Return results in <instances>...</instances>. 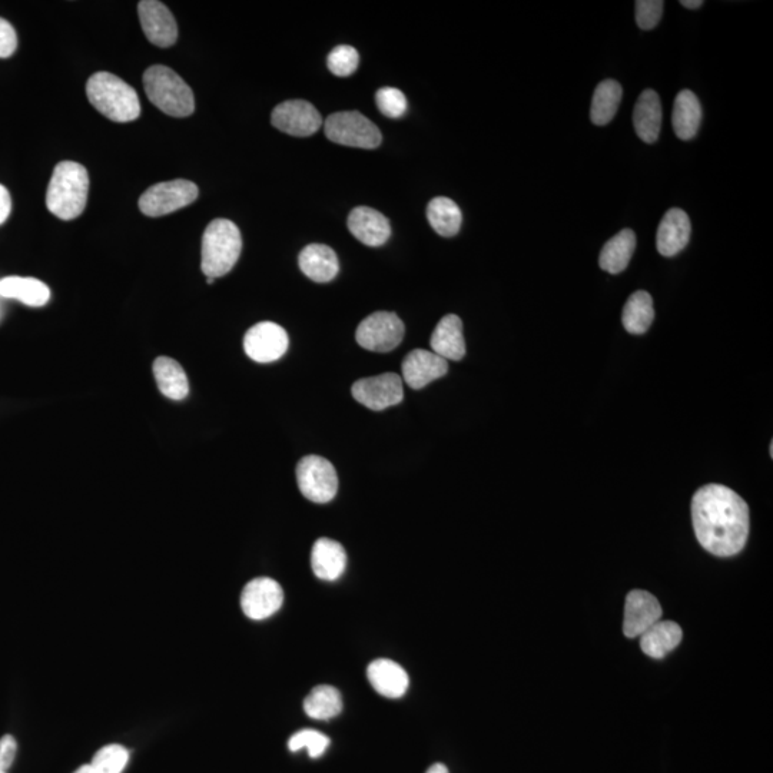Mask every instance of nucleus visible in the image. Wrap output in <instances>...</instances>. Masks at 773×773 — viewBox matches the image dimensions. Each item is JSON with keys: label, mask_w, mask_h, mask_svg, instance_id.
Listing matches in <instances>:
<instances>
[{"label": "nucleus", "mask_w": 773, "mask_h": 773, "mask_svg": "<svg viewBox=\"0 0 773 773\" xmlns=\"http://www.w3.org/2000/svg\"><path fill=\"white\" fill-rule=\"evenodd\" d=\"M692 522L703 549L718 557L741 553L749 536V507L729 487L708 484L692 500Z\"/></svg>", "instance_id": "obj_1"}, {"label": "nucleus", "mask_w": 773, "mask_h": 773, "mask_svg": "<svg viewBox=\"0 0 773 773\" xmlns=\"http://www.w3.org/2000/svg\"><path fill=\"white\" fill-rule=\"evenodd\" d=\"M89 175L85 167L72 161L59 162L53 171L46 205L63 221L78 218L88 201Z\"/></svg>", "instance_id": "obj_2"}, {"label": "nucleus", "mask_w": 773, "mask_h": 773, "mask_svg": "<svg viewBox=\"0 0 773 773\" xmlns=\"http://www.w3.org/2000/svg\"><path fill=\"white\" fill-rule=\"evenodd\" d=\"M89 102L114 122H131L141 115L138 94L132 86L109 72H98L86 84Z\"/></svg>", "instance_id": "obj_3"}, {"label": "nucleus", "mask_w": 773, "mask_h": 773, "mask_svg": "<svg viewBox=\"0 0 773 773\" xmlns=\"http://www.w3.org/2000/svg\"><path fill=\"white\" fill-rule=\"evenodd\" d=\"M242 250L241 232L228 220H214L202 237V272L208 278H220L235 267Z\"/></svg>", "instance_id": "obj_4"}, {"label": "nucleus", "mask_w": 773, "mask_h": 773, "mask_svg": "<svg viewBox=\"0 0 773 773\" xmlns=\"http://www.w3.org/2000/svg\"><path fill=\"white\" fill-rule=\"evenodd\" d=\"M145 92L149 101L164 114L187 118L194 114L195 99L187 82L164 65H154L144 74Z\"/></svg>", "instance_id": "obj_5"}, {"label": "nucleus", "mask_w": 773, "mask_h": 773, "mask_svg": "<svg viewBox=\"0 0 773 773\" xmlns=\"http://www.w3.org/2000/svg\"><path fill=\"white\" fill-rule=\"evenodd\" d=\"M325 135L335 144L363 149L380 147L383 139L380 129L357 111L337 112L328 116Z\"/></svg>", "instance_id": "obj_6"}, {"label": "nucleus", "mask_w": 773, "mask_h": 773, "mask_svg": "<svg viewBox=\"0 0 773 773\" xmlns=\"http://www.w3.org/2000/svg\"><path fill=\"white\" fill-rule=\"evenodd\" d=\"M199 189L187 179L159 182L147 189L139 198V209L147 217H164L178 209L188 207L198 198Z\"/></svg>", "instance_id": "obj_7"}, {"label": "nucleus", "mask_w": 773, "mask_h": 773, "mask_svg": "<svg viewBox=\"0 0 773 773\" xmlns=\"http://www.w3.org/2000/svg\"><path fill=\"white\" fill-rule=\"evenodd\" d=\"M297 483L305 499L328 503L338 491V476L333 464L320 456H307L297 464Z\"/></svg>", "instance_id": "obj_8"}, {"label": "nucleus", "mask_w": 773, "mask_h": 773, "mask_svg": "<svg viewBox=\"0 0 773 773\" xmlns=\"http://www.w3.org/2000/svg\"><path fill=\"white\" fill-rule=\"evenodd\" d=\"M404 331L403 321L397 314L378 311L361 321L356 338L364 350L390 353L403 341Z\"/></svg>", "instance_id": "obj_9"}, {"label": "nucleus", "mask_w": 773, "mask_h": 773, "mask_svg": "<svg viewBox=\"0 0 773 773\" xmlns=\"http://www.w3.org/2000/svg\"><path fill=\"white\" fill-rule=\"evenodd\" d=\"M351 394L364 407L373 411H383L403 401V378L396 373L363 378L353 384Z\"/></svg>", "instance_id": "obj_10"}, {"label": "nucleus", "mask_w": 773, "mask_h": 773, "mask_svg": "<svg viewBox=\"0 0 773 773\" xmlns=\"http://www.w3.org/2000/svg\"><path fill=\"white\" fill-rule=\"evenodd\" d=\"M288 334L281 325L264 321L251 327L244 338V350L257 363H274L288 350Z\"/></svg>", "instance_id": "obj_11"}, {"label": "nucleus", "mask_w": 773, "mask_h": 773, "mask_svg": "<svg viewBox=\"0 0 773 773\" xmlns=\"http://www.w3.org/2000/svg\"><path fill=\"white\" fill-rule=\"evenodd\" d=\"M284 603V590L270 577H258L245 585L241 593V609L252 620L268 619Z\"/></svg>", "instance_id": "obj_12"}, {"label": "nucleus", "mask_w": 773, "mask_h": 773, "mask_svg": "<svg viewBox=\"0 0 773 773\" xmlns=\"http://www.w3.org/2000/svg\"><path fill=\"white\" fill-rule=\"evenodd\" d=\"M271 122L281 132L293 136L314 135L323 125L320 112L303 99L285 101L272 111Z\"/></svg>", "instance_id": "obj_13"}, {"label": "nucleus", "mask_w": 773, "mask_h": 773, "mask_svg": "<svg viewBox=\"0 0 773 773\" xmlns=\"http://www.w3.org/2000/svg\"><path fill=\"white\" fill-rule=\"evenodd\" d=\"M139 21L148 41L159 48H169L178 39V26L171 11L158 0H142L138 5Z\"/></svg>", "instance_id": "obj_14"}, {"label": "nucleus", "mask_w": 773, "mask_h": 773, "mask_svg": "<svg viewBox=\"0 0 773 773\" xmlns=\"http://www.w3.org/2000/svg\"><path fill=\"white\" fill-rule=\"evenodd\" d=\"M662 606L655 596L645 590H633L626 597L623 633L626 638H640L649 627L659 622Z\"/></svg>", "instance_id": "obj_15"}, {"label": "nucleus", "mask_w": 773, "mask_h": 773, "mask_svg": "<svg viewBox=\"0 0 773 773\" xmlns=\"http://www.w3.org/2000/svg\"><path fill=\"white\" fill-rule=\"evenodd\" d=\"M401 371L407 386L413 390H421L433 381L446 376L449 363L433 351L414 350L404 358Z\"/></svg>", "instance_id": "obj_16"}, {"label": "nucleus", "mask_w": 773, "mask_h": 773, "mask_svg": "<svg viewBox=\"0 0 773 773\" xmlns=\"http://www.w3.org/2000/svg\"><path fill=\"white\" fill-rule=\"evenodd\" d=\"M692 224L689 215L683 209L672 208L660 221L656 247L663 257H675L689 244Z\"/></svg>", "instance_id": "obj_17"}, {"label": "nucleus", "mask_w": 773, "mask_h": 773, "mask_svg": "<svg viewBox=\"0 0 773 773\" xmlns=\"http://www.w3.org/2000/svg\"><path fill=\"white\" fill-rule=\"evenodd\" d=\"M348 230L368 247H381L390 238V222L381 212L368 207H357L348 217Z\"/></svg>", "instance_id": "obj_18"}, {"label": "nucleus", "mask_w": 773, "mask_h": 773, "mask_svg": "<svg viewBox=\"0 0 773 773\" xmlns=\"http://www.w3.org/2000/svg\"><path fill=\"white\" fill-rule=\"evenodd\" d=\"M371 686L384 698L398 699L406 695L410 679L406 670L390 659H377L367 668Z\"/></svg>", "instance_id": "obj_19"}, {"label": "nucleus", "mask_w": 773, "mask_h": 773, "mask_svg": "<svg viewBox=\"0 0 773 773\" xmlns=\"http://www.w3.org/2000/svg\"><path fill=\"white\" fill-rule=\"evenodd\" d=\"M431 350L444 360L460 361L466 356V341L463 335V321L457 315L441 318L431 334Z\"/></svg>", "instance_id": "obj_20"}, {"label": "nucleus", "mask_w": 773, "mask_h": 773, "mask_svg": "<svg viewBox=\"0 0 773 773\" xmlns=\"http://www.w3.org/2000/svg\"><path fill=\"white\" fill-rule=\"evenodd\" d=\"M301 271L314 283H330L340 271V262L333 248L323 244L307 245L298 257Z\"/></svg>", "instance_id": "obj_21"}, {"label": "nucleus", "mask_w": 773, "mask_h": 773, "mask_svg": "<svg viewBox=\"0 0 773 773\" xmlns=\"http://www.w3.org/2000/svg\"><path fill=\"white\" fill-rule=\"evenodd\" d=\"M633 125L636 134L646 144L658 141L662 128V104L658 92L646 89L640 94L633 111Z\"/></svg>", "instance_id": "obj_22"}, {"label": "nucleus", "mask_w": 773, "mask_h": 773, "mask_svg": "<svg viewBox=\"0 0 773 773\" xmlns=\"http://www.w3.org/2000/svg\"><path fill=\"white\" fill-rule=\"evenodd\" d=\"M311 566H313L314 575L321 580L334 582L343 576L345 566H347V554L344 547L335 540L318 539L311 553Z\"/></svg>", "instance_id": "obj_23"}, {"label": "nucleus", "mask_w": 773, "mask_h": 773, "mask_svg": "<svg viewBox=\"0 0 773 773\" xmlns=\"http://www.w3.org/2000/svg\"><path fill=\"white\" fill-rule=\"evenodd\" d=\"M683 633L678 623L659 620L640 636V648L653 659L665 658L682 642Z\"/></svg>", "instance_id": "obj_24"}, {"label": "nucleus", "mask_w": 773, "mask_h": 773, "mask_svg": "<svg viewBox=\"0 0 773 773\" xmlns=\"http://www.w3.org/2000/svg\"><path fill=\"white\" fill-rule=\"evenodd\" d=\"M702 122V106L699 98L689 89L680 91L673 105L672 125L682 141H690L698 134Z\"/></svg>", "instance_id": "obj_25"}, {"label": "nucleus", "mask_w": 773, "mask_h": 773, "mask_svg": "<svg viewBox=\"0 0 773 773\" xmlns=\"http://www.w3.org/2000/svg\"><path fill=\"white\" fill-rule=\"evenodd\" d=\"M636 248V234L629 228L610 238L600 252L599 265L609 274H620L626 270Z\"/></svg>", "instance_id": "obj_26"}, {"label": "nucleus", "mask_w": 773, "mask_h": 773, "mask_svg": "<svg viewBox=\"0 0 773 773\" xmlns=\"http://www.w3.org/2000/svg\"><path fill=\"white\" fill-rule=\"evenodd\" d=\"M0 295L29 307H42L51 298V290L36 278L8 277L0 280Z\"/></svg>", "instance_id": "obj_27"}, {"label": "nucleus", "mask_w": 773, "mask_h": 773, "mask_svg": "<svg viewBox=\"0 0 773 773\" xmlns=\"http://www.w3.org/2000/svg\"><path fill=\"white\" fill-rule=\"evenodd\" d=\"M155 380L159 391L171 400H184L189 393V383L184 368L168 357H159L154 363Z\"/></svg>", "instance_id": "obj_28"}, {"label": "nucleus", "mask_w": 773, "mask_h": 773, "mask_svg": "<svg viewBox=\"0 0 773 773\" xmlns=\"http://www.w3.org/2000/svg\"><path fill=\"white\" fill-rule=\"evenodd\" d=\"M653 320H655V308L650 294L646 291H636L630 295L622 313V323L627 333L645 334Z\"/></svg>", "instance_id": "obj_29"}, {"label": "nucleus", "mask_w": 773, "mask_h": 773, "mask_svg": "<svg viewBox=\"0 0 773 773\" xmlns=\"http://www.w3.org/2000/svg\"><path fill=\"white\" fill-rule=\"evenodd\" d=\"M427 218L431 228L441 237H454L459 234L463 222L459 205L446 197L431 199L427 205Z\"/></svg>", "instance_id": "obj_30"}, {"label": "nucleus", "mask_w": 773, "mask_h": 773, "mask_svg": "<svg viewBox=\"0 0 773 773\" xmlns=\"http://www.w3.org/2000/svg\"><path fill=\"white\" fill-rule=\"evenodd\" d=\"M622 85L615 79H606L596 86L595 94L592 99V109H590V118L593 124L603 126L609 124L619 109L622 101Z\"/></svg>", "instance_id": "obj_31"}, {"label": "nucleus", "mask_w": 773, "mask_h": 773, "mask_svg": "<svg viewBox=\"0 0 773 773\" xmlns=\"http://www.w3.org/2000/svg\"><path fill=\"white\" fill-rule=\"evenodd\" d=\"M304 711L317 721L333 719L343 711L341 693L333 686H315L304 700Z\"/></svg>", "instance_id": "obj_32"}, {"label": "nucleus", "mask_w": 773, "mask_h": 773, "mask_svg": "<svg viewBox=\"0 0 773 773\" xmlns=\"http://www.w3.org/2000/svg\"><path fill=\"white\" fill-rule=\"evenodd\" d=\"M128 762V749L122 745H108L95 753L91 766L95 773H122Z\"/></svg>", "instance_id": "obj_33"}, {"label": "nucleus", "mask_w": 773, "mask_h": 773, "mask_svg": "<svg viewBox=\"0 0 773 773\" xmlns=\"http://www.w3.org/2000/svg\"><path fill=\"white\" fill-rule=\"evenodd\" d=\"M330 746V738L325 736L324 733L313 731V729H304L295 733L293 738L288 742V748L291 752H298L301 749H308L311 758H320Z\"/></svg>", "instance_id": "obj_34"}, {"label": "nucleus", "mask_w": 773, "mask_h": 773, "mask_svg": "<svg viewBox=\"0 0 773 773\" xmlns=\"http://www.w3.org/2000/svg\"><path fill=\"white\" fill-rule=\"evenodd\" d=\"M360 55L353 46L340 45L328 55V69L335 76H350L357 71Z\"/></svg>", "instance_id": "obj_35"}, {"label": "nucleus", "mask_w": 773, "mask_h": 773, "mask_svg": "<svg viewBox=\"0 0 773 773\" xmlns=\"http://www.w3.org/2000/svg\"><path fill=\"white\" fill-rule=\"evenodd\" d=\"M376 102L381 114L387 118H401L407 111V98L400 89L381 88L376 94Z\"/></svg>", "instance_id": "obj_36"}, {"label": "nucleus", "mask_w": 773, "mask_h": 773, "mask_svg": "<svg viewBox=\"0 0 773 773\" xmlns=\"http://www.w3.org/2000/svg\"><path fill=\"white\" fill-rule=\"evenodd\" d=\"M665 3L662 0H638L636 2V22L643 31L655 29L662 19Z\"/></svg>", "instance_id": "obj_37"}, {"label": "nucleus", "mask_w": 773, "mask_h": 773, "mask_svg": "<svg viewBox=\"0 0 773 773\" xmlns=\"http://www.w3.org/2000/svg\"><path fill=\"white\" fill-rule=\"evenodd\" d=\"M18 48V36L8 21L0 18V58H9Z\"/></svg>", "instance_id": "obj_38"}, {"label": "nucleus", "mask_w": 773, "mask_h": 773, "mask_svg": "<svg viewBox=\"0 0 773 773\" xmlns=\"http://www.w3.org/2000/svg\"><path fill=\"white\" fill-rule=\"evenodd\" d=\"M18 752V742L12 735H5L0 739V771L6 772L11 768Z\"/></svg>", "instance_id": "obj_39"}, {"label": "nucleus", "mask_w": 773, "mask_h": 773, "mask_svg": "<svg viewBox=\"0 0 773 773\" xmlns=\"http://www.w3.org/2000/svg\"><path fill=\"white\" fill-rule=\"evenodd\" d=\"M12 199L8 189L0 184V224H3L8 220L9 214H11Z\"/></svg>", "instance_id": "obj_40"}, {"label": "nucleus", "mask_w": 773, "mask_h": 773, "mask_svg": "<svg viewBox=\"0 0 773 773\" xmlns=\"http://www.w3.org/2000/svg\"><path fill=\"white\" fill-rule=\"evenodd\" d=\"M680 5L685 6L686 9H692V11H695V9L702 8L703 2L702 0H682Z\"/></svg>", "instance_id": "obj_41"}, {"label": "nucleus", "mask_w": 773, "mask_h": 773, "mask_svg": "<svg viewBox=\"0 0 773 773\" xmlns=\"http://www.w3.org/2000/svg\"><path fill=\"white\" fill-rule=\"evenodd\" d=\"M426 773H449V769L443 763H436V765L430 766Z\"/></svg>", "instance_id": "obj_42"}, {"label": "nucleus", "mask_w": 773, "mask_h": 773, "mask_svg": "<svg viewBox=\"0 0 773 773\" xmlns=\"http://www.w3.org/2000/svg\"><path fill=\"white\" fill-rule=\"evenodd\" d=\"M75 773H95V771L92 769L91 765H84L81 766V768H79Z\"/></svg>", "instance_id": "obj_43"}, {"label": "nucleus", "mask_w": 773, "mask_h": 773, "mask_svg": "<svg viewBox=\"0 0 773 773\" xmlns=\"http://www.w3.org/2000/svg\"><path fill=\"white\" fill-rule=\"evenodd\" d=\"M214 281H215L214 278H208V284H212L214 283Z\"/></svg>", "instance_id": "obj_44"}, {"label": "nucleus", "mask_w": 773, "mask_h": 773, "mask_svg": "<svg viewBox=\"0 0 773 773\" xmlns=\"http://www.w3.org/2000/svg\"><path fill=\"white\" fill-rule=\"evenodd\" d=\"M0 773H6V772L0 771Z\"/></svg>", "instance_id": "obj_45"}]
</instances>
